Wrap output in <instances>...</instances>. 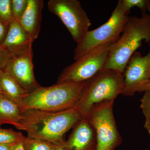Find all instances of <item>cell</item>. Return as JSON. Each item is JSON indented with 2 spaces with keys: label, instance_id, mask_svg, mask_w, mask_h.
I'll return each mask as SVG.
<instances>
[{
  "label": "cell",
  "instance_id": "cell-20",
  "mask_svg": "<svg viewBox=\"0 0 150 150\" xmlns=\"http://www.w3.org/2000/svg\"><path fill=\"white\" fill-rule=\"evenodd\" d=\"M11 10L13 19L19 21L28 4V0H11Z\"/></svg>",
  "mask_w": 150,
  "mask_h": 150
},
{
  "label": "cell",
  "instance_id": "cell-14",
  "mask_svg": "<svg viewBox=\"0 0 150 150\" xmlns=\"http://www.w3.org/2000/svg\"><path fill=\"white\" fill-rule=\"evenodd\" d=\"M28 93L10 74L0 69V93L8 97L19 106L22 100Z\"/></svg>",
  "mask_w": 150,
  "mask_h": 150
},
{
  "label": "cell",
  "instance_id": "cell-19",
  "mask_svg": "<svg viewBox=\"0 0 150 150\" xmlns=\"http://www.w3.org/2000/svg\"><path fill=\"white\" fill-rule=\"evenodd\" d=\"M13 20L11 0H0V21L9 25Z\"/></svg>",
  "mask_w": 150,
  "mask_h": 150
},
{
  "label": "cell",
  "instance_id": "cell-8",
  "mask_svg": "<svg viewBox=\"0 0 150 150\" xmlns=\"http://www.w3.org/2000/svg\"><path fill=\"white\" fill-rule=\"evenodd\" d=\"M48 9L59 18L77 44L88 31L91 23L78 0H50Z\"/></svg>",
  "mask_w": 150,
  "mask_h": 150
},
{
  "label": "cell",
  "instance_id": "cell-27",
  "mask_svg": "<svg viewBox=\"0 0 150 150\" xmlns=\"http://www.w3.org/2000/svg\"><path fill=\"white\" fill-rule=\"evenodd\" d=\"M150 89V79H149V87H148V89Z\"/></svg>",
  "mask_w": 150,
  "mask_h": 150
},
{
  "label": "cell",
  "instance_id": "cell-5",
  "mask_svg": "<svg viewBox=\"0 0 150 150\" xmlns=\"http://www.w3.org/2000/svg\"><path fill=\"white\" fill-rule=\"evenodd\" d=\"M114 100L94 105L85 117L93 127L96 138V150H114L122 142L113 115Z\"/></svg>",
  "mask_w": 150,
  "mask_h": 150
},
{
  "label": "cell",
  "instance_id": "cell-21",
  "mask_svg": "<svg viewBox=\"0 0 150 150\" xmlns=\"http://www.w3.org/2000/svg\"><path fill=\"white\" fill-rule=\"evenodd\" d=\"M141 99V108L145 117L150 115V89L144 92Z\"/></svg>",
  "mask_w": 150,
  "mask_h": 150
},
{
  "label": "cell",
  "instance_id": "cell-3",
  "mask_svg": "<svg viewBox=\"0 0 150 150\" xmlns=\"http://www.w3.org/2000/svg\"><path fill=\"white\" fill-rule=\"evenodd\" d=\"M86 82L40 86L28 93L19 107L22 112L28 109L57 112L73 108L80 98Z\"/></svg>",
  "mask_w": 150,
  "mask_h": 150
},
{
  "label": "cell",
  "instance_id": "cell-26",
  "mask_svg": "<svg viewBox=\"0 0 150 150\" xmlns=\"http://www.w3.org/2000/svg\"><path fill=\"white\" fill-rule=\"evenodd\" d=\"M54 150H68L64 145V143L62 144L57 145Z\"/></svg>",
  "mask_w": 150,
  "mask_h": 150
},
{
  "label": "cell",
  "instance_id": "cell-7",
  "mask_svg": "<svg viewBox=\"0 0 150 150\" xmlns=\"http://www.w3.org/2000/svg\"><path fill=\"white\" fill-rule=\"evenodd\" d=\"M112 43L100 45L77 59L63 70L57 83L83 82L93 77L104 69Z\"/></svg>",
  "mask_w": 150,
  "mask_h": 150
},
{
  "label": "cell",
  "instance_id": "cell-25",
  "mask_svg": "<svg viewBox=\"0 0 150 150\" xmlns=\"http://www.w3.org/2000/svg\"><path fill=\"white\" fill-rule=\"evenodd\" d=\"M12 144H0V150H9Z\"/></svg>",
  "mask_w": 150,
  "mask_h": 150
},
{
  "label": "cell",
  "instance_id": "cell-22",
  "mask_svg": "<svg viewBox=\"0 0 150 150\" xmlns=\"http://www.w3.org/2000/svg\"><path fill=\"white\" fill-rule=\"evenodd\" d=\"M9 25L6 24L0 21V47L2 45L5 39L8 29Z\"/></svg>",
  "mask_w": 150,
  "mask_h": 150
},
{
  "label": "cell",
  "instance_id": "cell-15",
  "mask_svg": "<svg viewBox=\"0 0 150 150\" xmlns=\"http://www.w3.org/2000/svg\"><path fill=\"white\" fill-rule=\"evenodd\" d=\"M21 109L16 103L0 93V126L8 123L17 129L21 118Z\"/></svg>",
  "mask_w": 150,
  "mask_h": 150
},
{
  "label": "cell",
  "instance_id": "cell-13",
  "mask_svg": "<svg viewBox=\"0 0 150 150\" xmlns=\"http://www.w3.org/2000/svg\"><path fill=\"white\" fill-rule=\"evenodd\" d=\"M43 6V0H28L27 7L18 22L34 40L40 32Z\"/></svg>",
  "mask_w": 150,
  "mask_h": 150
},
{
  "label": "cell",
  "instance_id": "cell-23",
  "mask_svg": "<svg viewBox=\"0 0 150 150\" xmlns=\"http://www.w3.org/2000/svg\"><path fill=\"white\" fill-rule=\"evenodd\" d=\"M25 137L22 139L20 140L18 142H16L14 144H13L11 146L9 150H25L23 143V140H24Z\"/></svg>",
  "mask_w": 150,
  "mask_h": 150
},
{
  "label": "cell",
  "instance_id": "cell-1",
  "mask_svg": "<svg viewBox=\"0 0 150 150\" xmlns=\"http://www.w3.org/2000/svg\"><path fill=\"white\" fill-rule=\"evenodd\" d=\"M83 118L75 107L57 112L28 109L23 111L17 129L29 138L62 144L65 134Z\"/></svg>",
  "mask_w": 150,
  "mask_h": 150
},
{
  "label": "cell",
  "instance_id": "cell-11",
  "mask_svg": "<svg viewBox=\"0 0 150 150\" xmlns=\"http://www.w3.org/2000/svg\"><path fill=\"white\" fill-rule=\"evenodd\" d=\"M96 134L93 127L83 117L73 128L64 145L68 150H96Z\"/></svg>",
  "mask_w": 150,
  "mask_h": 150
},
{
  "label": "cell",
  "instance_id": "cell-17",
  "mask_svg": "<svg viewBox=\"0 0 150 150\" xmlns=\"http://www.w3.org/2000/svg\"><path fill=\"white\" fill-rule=\"evenodd\" d=\"M24 137L20 132L11 129H0V144H12Z\"/></svg>",
  "mask_w": 150,
  "mask_h": 150
},
{
  "label": "cell",
  "instance_id": "cell-4",
  "mask_svg": "<svg viewBox=\"0 0 150 150\" xmlns=\"http://www.w3.org/2000/svg\"><path fill=\"white\" fill-rule=\"evenodd\" d=\"M124 76L112 70L103 69L86 81L79 100L75 107L86 116L94 105L105 100H115L124 88Z\"/></svg>",
  "mask_w": 150,
  "mask_h": 150
},
{
  "label": "cell",
  "instance_id": "cell-9",
  "mask_svg": "<svg viewBox=\"0 0 150 150\" xmlns=\"http://www.w3.org/2000/svg\"><path fill=\"white\" fill-rule=\"evenodd\" d=\"M123 75L124 86L121 94L132 96L137 92L147 90L150 75V48L145 56L139 52H135L129 59Z\"/></svg>",
  "mask_w": 150,
  "mask_h": 150
},
{
  "label": "cell",
  "instance_id": "cell-2",
  "mask_svg": "<svg viewBox=\"0 0 150 150\" xmlns=\"http://www.w3.org/2000/svg\"><path fill=\"white\" fill-rule=\"evenodd\" d=\"M122 35L110 46L105 70H112L123 74L129 59L142 42L150 41V18L149 14L142 18L129 17Z\"/></svg>",
  "mask_w": 150,
  "mask_h": 150
},
{
  "label": "cell",
  "instance_id": "cell-24",
  "mask_svg": "<svg viewBox=\"0 0 150 150\" xmlns=\"http://www.w3.org/2000/svg\"><path fill=\"white\" fill-rule=\"evenodd\" d=\"M144 128L147 131L150 136V115L146 116Z\"/></svg>",
  "mask_w": 150,
  "mask_h": 150
},
{
  "label": "cell",
  "instance_id": "cell-6",
  "mask_svg": "<svg viewBox=\"0 0 150 150\" xmlns=\"http://www.w3.org/2000/svg\"><path fill=\"white\" fill-rule=\"evenodd\" d=\"M129 17L123 8L122 0H119L108 20L96 29L88 30L77 44L74 60L76 61L100 45L116 42L123 32Z\"/></svg>",
  "mask_w": 150,
  "mask_h": 150
},
{
  "label": "cell",
  "instance_id": "cell-18",
  "mask_svg": "<svg viewBox=\"0 0 150 150\" xmlns=\"http://www.w3.org/2000/svg\"><path fill=\"white\" fill-rule=\"evenodd\" d=\"M122 1L123 8L128 14L132 8L137 7L141 10L142 16L146 15L150 7L149 0H122Z\"/></svg>",
  "mask_w": 150,
  "mask_h": 150
},
{
  "label": "cell",
  "instance_id": "cell-10",
  "mask_svg": "<svg viewBox=\"0 0 150 150\" xmlns=\"http://www.w3.org/2000/svg\"><path fill=\"white\" fill-rule=\"evenodd\" d=\"M33 48L22 54L10 55L3 69L10 74L28 92L40 86L35 79Z\"/></svg>",
  "mask_w": 150,
  "mask_h": 150
},
{
  "label": "cell",
  "instance_id": "cell-16",
  "mask_svg": "<svg viewBox=\"0 0 150 150\" xmlns=\"http://www.w3.org/2000/svg\"><path fill=\"white\" fill-rule=\"evenodd\" d=\"M23 143L25 150H54L57 145L28 137H25Z\"/></svg>",
  "mask_w": 150,
  "mask_h": 150
},
{
  "label": "cell",
  "instance_id": "cell-12",
  "mask_svg": "<svg viewBox=\"0 0 150 150\" xmlns=\"http://www.w3.org/2000/svg\"><path fill=\"white\" fill-rule=\"evenodd\" d=\"M34 41L19 23L13 20L1 47L10 56L22 54L32 48Z\"/></svg>",
  "mask_w": 150,
  "mask_h": 150
},
{
  "label": "cell",
  "instance_id": "cell-28",
  "mask_svg": "<svg viewBox=\"0 0 150 150\" xmlns=\"http://www.w3.org/2000/svg\"><path fill=\"white\" fill-rule=\"evenodd\" d=\"M149 15L150 18V7H149Z\"/></svg>",
  "mask_w": 150,
  "mask_h": 150
}]
</instances>
